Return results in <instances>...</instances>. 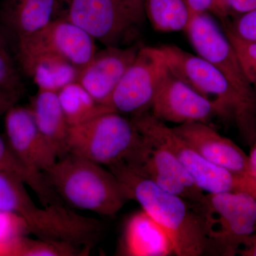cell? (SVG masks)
I'll return each instance as SVG.
<instances>
[{
	"instance_id": "28",
	"label": "cell",
	"mask_w": 256,
	"mask_h": 256,
	"mask_svg": "<svg viewBox=\"0 0 256 256\" xmlns=\"http://www.w3.org/2000/svg\"><path fill=\"white\" fill-rule=\"evenodd\" d=\"M225 28L244 41L256 43V10L235 18L230 24Z\"/></svg>"
},
{
	"instance_id": "12",
	"label": "cell",
	"mask_w": 256,
	"mask_h": 256,
	"mask_svg": "<svg viewBox=\"0 0 256 256\" xmlns=\"http://www.w3.org/2000/svg\"><path fill=\"white\" fill-rule=\"evenodd\" d=\"M150 112L156 118L172 124H207L220 118L218 106L169 70L153 100Z\"/></svg>"
},
{
	"instance_id": "16",
	"label": "cell",
	"mask_w": 256,
	"mask_h": 256,
	"mask_svg": "<svg viewBox=\"0 0 256 256\" xmlns=\"http://www.w3.org/2000/svg\"><path fill=\"white\" fill-rule=\"evenodd\" d=\"M142 44L105 46L97 50L90 62L80 69L77 82L98 102L110 107L112 94L138 54Z\"/></svg>"
},
{
	"instance_id": "13",
	"label": "cell",
	"mask_w": 256,
	"mask_h": 256,
	"mask_svg": "<svg viewBox=\"0 0 256 256\" xmlns=\"http://www.w3.org/2000/svg\"><path fill=\"white\" fill-rule=\"evenodd\" d=\"M144 137L146 143L142 153L134 162L128 164L136 166L141 174L165 192L194 204H202L206 193L194 182L174 153L159 142Z\"/></svg>"
},
{
	"instance_id": "17",
	"label": "cell",
	"mask_w": 256,
	"mask_h": 256,
	"mask_svg": "<svg viewBox=\"0 0 256 256\" xmlns=\"http://www.w3.org/2000/svg\"><path fill=\"white\" fill-rule=\"evenodd\" d=\"M64 16L63 0H4L0 10V22L15 42Z\"/></svg>"
},
{
	"instance_id": "2",
	"label": "cell",
	"mask_w": 256,
	"mask_h": 256,
	"mask_svg": "<svg viewBox=\"0 0 256 256\" xmlns=\"http://www.w3.org/2000/svg\"><path fill=\"white\" fill-rule=\"evenodd\" d=\"M0 210L16 216L38 238L68 242L88 254L102 235V224L76 213L68 207H40L26 185L12 175L0 172Z\"/></svg>"
},
{
	"instance_id": "22",
	"label": "cell",
	"mask_w": 256,
	"mask_h": 256,
	"mask_svg": "<svg viewBox=\"0 0 256 256\" xmlns=\"http://www.w3.org/2000/svg\"><path fill=\"white\" fill-rule=\"evenodd\" d=\"M144 13L156 32L185 31L192 12L186 0H144Z\"/></svg>"
},
{
	"instance_id": "30",
	"label": "cell",
	"mask_w": 256,
	"mask_h": 256,
	"mask_svg": "<svg viewBox=\"0 0 256 256\" xmlns=\"http://www.w3.org/2000/svg\"><path fill=\"white\" fill-rule=\"evenodd\" d=\"M124 9L131 15L133 20L140 25L142 24L146 20L144 0H118Z\"/></svg>"
},
{
	"instance_id": "25",
	"label": "cell",
	"mask_w": 256,
	"mask_h": 256,
	"mask_svg": "<svg viewBox=\"0 0 256 256\" xmlns=\"http://www.w3.org/2000/svg\"><path fill=\"white\" fill-rule=\"evenodd\" d=\"M0 172L18 178L28 186L35 184L38 174L26 166L12 150L8 141L0 136Z\"/></svg>"
},
{
	"instance_id": "10",
	"label": "cell",
	"mask_w": 256,
	"mask_h": 256,
	"mask_svg": "<svg viewBox=\"0 0 256 256\" xmlns=\"http://www.w3.org/2000/svg\"><path fill=\"white\" fill-rule=\"evenodd\" d=\"M169 70L166 57L160 46L142 45L114 90L110 107L131 116L150 111Z\"/></svg>"
},
{
	"instance_id": "23",
	"label": "cell",
	"mask_w": 256,
	"mask_h": 256,
	"mask_svg": "<svg viewBox=\"0 0 256 256\" xmlns=\"http://www.w3.org/2000/svg\"><path fill=\"white\" fill-rule=\"evenodd\" d=\"M10 36L9 32L0 22V89L18 101L23 92L22 72L18 65L16 50L10 45Z\"/></svg>"
},
{
	"instance_id": "15",
	"label": "cell",
	"mask_w": 256,
	"mask_h": 256,
	"mask_svg": "<svg viewBox=\"0 0 256 256\" xmlns=\"http://www.w3.org/2000/svg\"><path fill=\"white\" fill-rule=\"evenodd\" d=\"M4 116L6 141L24 164L40 172L54 164L58 156L40 132L30 107L13 106Z\"/></svg>"
},
{
	"instance_id": "1",
	"label": "cell",
	"mask_w": 256,
	"mask_h": 256,
	"mask_svg": "<svg viewBox=\"0 0 256 256\" xmlns=\"http://www.w3.org/2000/svg\"><path fill=\"white\" fill-rule=\"evenodd\" d=\"M124 185L129 200L159 224L169 236L175 255L201 256L213 252L200 208L165 192L128 163L108 168Z\"/></svg>"
},
{
	"instance_id": "24",
	"label": "cell",
	"mask_w": 256,
	"mask_h": 256,
	"mask_svg": "<svg viewBox=\"0 0 256 256\" xmlns=\"http://www.w3.org/2000/svg\"><path fill=\"white\" fill-rule=\"evenodd\" d=\"M86 255L82 249L68 242L55 240L26 238L23 235L15 238L12 256H72Z\"/></svg>"
},
{
	"instance_id": "31",
	"label": "cell",
	"mask_w": 256,
	"mask_h": 256,
	"mask_svg": "<svg viewBox=\"0 0 256 256\" xmlns=\"http://www.w3.org/2000/svg\"><path fill=\"white\" fill-rule=\"evenodd\" d=\"M192 15L202 12H212L215 0H186Z\"/></svg>"
},
{
	"instance_id": "26",
	"label": "cell",
	"mask_w": 256,
	"mask_h": 256,
	"mask_svg": "<svg viewBox=\"0 0 256 256\" xmlns=\"http://www.w3.org/2000/svg\"><path fill=\"white\" fill-rule=\"evenodd\" d=\"M224 32L236 52L248 78L252 82L256 78V43L244 41L226 28Z\"/></svg>"
},
{
	"instance_id": "4",
	"label": "cell",
	"mask_w": 256,
	"mask_h": 256,
	"mask_svg": "<svg viewBox=\"0 0 256 256\" xmlns=\"http://www.w3.org/2000/svg\"><path fill=\"white\" fill-rule=\"evenodd\" d=\"M170 70L218 106L220 118L233 122L246 146L256 142V106L244 98L214 66L176 45L160 46Z\"/></svg>"
},
{
	"instance_id": "33",
	"label": "cell",
	"mask_w": 256,
	"mask_h": 256,
	"mask_svg": "<svg viewBox=\"0 0 256 256\" xmlns=\"http://www.w3.org/2000/svg\"><path fill=\"white\" fill-rule=\"evenodd\" d=\"M16 100L11 96L0 89V117L4 116L10 108L15 105Z\"/></svg>"
},
{
	"instance_id": "32",
	"label": "cell",
	"mask_w": 256,
	"mask_h": 256,
	"mask_svg": "<svg viewBox=\"0 0 256 256\" xmlns=\"http://www.w3.org/2000/svg\"><path fill=\"white\" fill-rule=\"evenodd\" d=\"M238 255L256 256V232L244 240L238 250Z\"/></svg>"
},
{
	"instance_id": "35",
	"label": "cell",
	"mask_w": 256,
	"mask_h": 256,
	"mask_svg": "<svg viewBox=\"0 0 256 256\" xmlns=\"http://www.w3.org/2000/svg\"><path fill=\"white\" fill-rule=\"evenodd\" d=\"M252 84L256 90V78H254V80H252Z\"/></svg>"
},
{
	"instance_id": "11",
	"label": "cell",
	"mask_w": 256,
	"mask_h": 256,
	"mask_svg": "<svg viewBox=\"0 0 256 256\" xmlns=\"http://www.w3.org/2000/svg\"><path fill=\"white\" fill-rule=\"evenodd\" d=\"M95 38L75 24L60 18L15 42L16 58L50 53L60 56L82 69L97 52Z\"/></svg>"
},
{
	"instance_id": "18",
	"label": "cell",
	"mask_w": 256,
	"mask_h": 256,
	"mask_svg": "<svg viewBox=\"0 0 256 256\" xmlns=\"http://www.w3.org/2000/svg\"><path fill=\"white\" fill-rule=\"evenodd\" d=\"M121 252L129 256L175 255L174 246L164 229L143 210L126 223Z\"/></svg>"
},
{
	"instance_id": "7",
	"label": "cell",
	"mask_w": 256,
	"mask_h": 256,
	"mask_svg": "<svg viewBox=\"0 0 256 256\" xmlns=\"http://www.w3.org/2000/svg\"><path fill=\"white\" fill-rule=\"evenodd\" d=\"M198 208L212 252L218 255H238L244 240L256 232V196L252 194H206Z\"/></svg>"
},
{
	"instance_id": "36",
	"label": "cell",
	"mask_w": 256,
	"mask_h": 256,
	"mask_svg": "<svg viewBox=\"0 0 256 256\" xmlns=\"http://www.w3.org/2000/svg\"><path fill=\"white\" fill-rule=\"evenodd\" d=\"M216 0H215V2H216ZM214 4H215V2H214Z\"/></svg>"
},
{
	"instance_id": "8",
	"label": "cell",
	"mask_w": 256,
	"mask_h": 256,
	"mask_svg": "<svg viewBox=\"0 0 256 256\" xmlns=\"http://www.w3.org/2000/svg\"><path fill=\"white\" fill-rule=\"evenodd\" d=\"M184 32L196 54L214 66L245 100L256 106V90L225 32L210 12L192 14Z\"/></svg>"
},
{
	"instance_id": "3",
	"label": "cell",
	"mask_w": 256,
	"mask_h": 256,
	"mask_svg": "<svg viewBox=\"0 0 256 256\" xmlns=\"http://www.w3.org/2000/svg\"><path fill=\"white\" fill-rule=\"evenodd\" d=\"M43 173L60 198L79 210L112 216L129 201L124 185L110 170L76 154L58 158Z\"/></svg>"
},
{
	"instance_id": "29",
	"label": "cell",
	"mask_w": 256,
	"mask_h": 256,
	"mask_svg": "<svg viewBox=\"0 0 256 256\" xmlns=\"http://www.w3.org/2000/svg\"><path fill=\"white\" fill-rule=\"evenodd\" d=\"M25 230L28 229L21 218L0 210V245L22 235Z\"/></svg>"
},
{
	"instance_id": "21",
	"label": "cell",
	"mask_w": 256,
	"mask_h": 256,
	"mask_svg": "<svg viewBox=\"0 0 256 256\" xmlns=\"http://www.w3.org/2000/svg\"><path fill=\"white\" fill-rule=\"evenodd\" d=\"M57 94L70 127L84 124L104 112L114 110L98 102L78 82L69 84Z\"/></svg>"
},
{
	"instance_id": "5",
	"label": "cell",
	"mask_w": 256,
	"mask_h": 256,
	"mask_svg": "<svg viewBox=\"0 0 256 256\" xmlns=\"http://www.w3.org/2000/svg\"><path fill=\"white\" fill-rule=\"evenodd\" d=\"M146 146V138L132 120L116 110L69 128L68 153L110 168L132 163Z\"/></svg>"
},
{
	"instance_id": "27",
	"label": "cell",
	"mask_w": 256,
	"mask_h": 256,
	"mask_svg": "<svg viewBox=\"0 0 256 256\" xmlns=\"http://www.w3.org/2000/svg\"><path fill=\"white\" fill-rule=\"evenodd\" d=\"M256 10V0H216L212 13L220 18H236Z\"/></svg>"
},
{
	"instance_id": "34",
	"label": "cell",
	"mask_w": 256,
	"mask_h": 256,
	"mask_svg": "<svg viewBox=\"0 0 256 256\" xmlns=\"http://www.w3.org/2000/svg\"><path fill=\"white\" fill-rule=\"evenodd\" d=\"M248 156L252 171H254L256 176V142L250 146V153H249Z\"/></svg>"
},
{
	"instance_id": "9",
	"label": "cell",
	"mask_w": 256,
	"mask_h": 256,
	"mask_svg": "<svg viewBox=\"0 0 256 256\" xmlns=\"http://www.w3.org/2000/svg\"><path fill=\"white\" fill-rule=\"evenodd\" d=\"M64 18L105 46L133 44L138 24L118 0H63Z\"/></svg>"
},
{
	"instance_id": "6",
	"label": "cell",
	"mask_w": 256,
	"mask_h": 256,
	"mask_svg": "<svg viewBox=\"0 0 256 256\" xmlns=\"http://www.w3.org/2000/svg\"><path fill=\"white\" fill-rule=\"evenodd\" d=\"M130 119L141 134L174 153L194 182L204 193L247 192L256 196V183L210 162L150 111L131 116Z\"/></svg>"
},
{
	"instance_id": "19",
	"label": "cell",
	"mask_w": 256,
	"mask_h": 256,
	"mask_svg": "<svg viewBox=\"0 0 256 256\" xmlns=\"http://www.w3.org/2000/svg\"><path fill=\"white\" fill-rule=\"evenodd\" d=\"M22 72L31 78L38 90L58 92L77 82L80 68L60 56L38 53L18 57Z\"/></svg>"
},
{
	"instance_id": "14",
	"label": "cell",
	"mask_w": 256,
	"mask_h": 256,
	"mask_svg": "<svg viewBox=\"0 0 256 256\" xmlns=\"http://www.w3.org/2000/svg\"><path fill=\"white\" fill-rule=\"evenodd\" d=\"M172 129L210 162L256 183L249 156L235 142L222 136L210 124L188 122L178 124Z\"/></svg>"
},
{
	"instance_id": "20",
	"label": "cell",
	"mask_w": 256,
	"mask_h": 256,
	"mask_svg": "<svg viewBox=\"0 0 256 256\" xmlns=\"http://www.w3.org/2000/svg\"><path fill=\"white\" fill-rule=\"evenodd\" d=\"M30 108L40 132L58 159L68 154L67 139L70 126L60 106L58 94L38 90L32 98Z\"/></svg>"
}]
</instances>
